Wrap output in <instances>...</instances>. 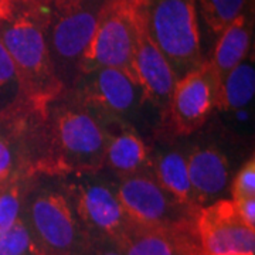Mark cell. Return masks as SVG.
I'll return each mask as SVG.
<instances>
[{"instance_id":"obj_25","label":"cell","mask_w":255,"mask_h":255,"mask_svg":"<svg viewBox=\"0 0 255 255\" xmlns=\"http://www.w3.org/2000/svg\"><path fill=\"white\" fill-rule=\"evenodd\" d=\"M233 203L236 206L240 219L243 220L248 227L255 230V197L238 199V200H233Z\"/></svg>"},{"instance_id":"obj_27","label":"cell","mask_w":255,"mask_h":255,"mask_svg":"<svg viewBox=\"0 0 255 255\" xmlns=\"http://www.w3.org/2000/svg\"><path fill=\"white\" fill-rule=\"evenodd\" d=\"M10 3H13V0H0V16H3L7 11Z\"/></svg>"},{"instance_id":"obj_10","label":"cell","mask_w":255,"mask_h":255,"mask_svg":"<svg viewBox=\"0 0 255 255\" xmlns=\"http://www.w3.org/2000/svg\"><path fill=\"white\" fill-rule=\"evenodd\" d=\"M81 78L80 104L98 118L124 122L139 108L145 95L140 85L128 74L117 68H98L78 75Z\"/></svg>"},{"instance_id":"obj_1","label":"cell","mask_w":255,"mask_h":255,"mask_svg":"<svg viewBox=\"0 0 255 255\" xmlns=\"http://www.w3.org/2000/svg\"><path fill=\"white\" fill-rule=\"evenodd\" d=\"M44 0H14L0 17V40L16 67L20 98L44 114L64 90L47 44Z\"/></svg>"},{"instance_id":"obj_16","label":"cell","mask_w":255,"mask_h":255,"mask_svg":"<svg viewBox=\"0 0 255 255\" xmlns=\"http://www.w3.org/2000/svg\"><path fill=\"white\" fill-rule=\"evenodd\" d=\"M119 247L124 255H196L194 244L189 238L135 224Z\"/></svg>"},{"instance_id":"obj_7","label":"cell","mask_w":255,"mask_h":255,"mask_svg":"<svg viewBox=\"0 0 255 255\" xmlns=\"http://www.w3.org/2000/svg\"><path fill=\"white\" fill-rule=\"evenodd\" d=\"M53 4L54 14L47 21V44L55 73L64 85L65 80L78 77V65L91 41L104 3L53 0Z\"/></svg>"},{"instance_id":"obj_21","label":"cell","mask_w":255,"mask_h":255,"mask_svg":"<svg viewBox=\"0 0 255 255\" xmlns=\"http://www.w3.org/2000/svg\"><path fill=\"white\" fill-rule=\"evenodd\" d=\"M24 200V184L20 176L0 186V234L7 231L20 219Z\"/></svg>"},{"instance_id":"obj_14","label":"cell","mask_w":255,"mask_h":255,"mask_svg":"<svg viewBox=\"0 0 255 255\" xmlns=\"http://www.w3.org/2000/svg\"><path fill=\"white\" fill-rule=\"evenodd\" d=\"M250 46L251 28L248 18L243 13L220 34L213 57L207 60L210 71L217 84V92L227 74L248 57Z\"/></svg>"},{"instance_id":"obj_12","label":"cell","mask_w":255,"mask_h":255,"mask_svg":"<svg viewBox=\"0 0 255 255\" xmlns=\"http://www.w3.org/2000/svg\"><path fill=\"white\" fill-rule=\"evenodd\" d=\"M133 67L139 85L145 95V101H150L160 110H167L177 78L160 50L155 46L150 36L147 34L145 21L137 6Z\"/></svg>"},{"instance_id":"obj_26","label":"cell","mask_w":255,"mask_h":255,"mask_svg":"<svg viewBox=\"0 0 255 255\" xmlns=\"http://www.w3.org/2000/svg\"><path fill=\"white\" fill-rule=\"evenodd\" d=\"M85 255H124L121 247L111 240H97L91 243Z\"/></svg>"},{"instance_id":"obj_9","label":"cell","mask_w":255,"mask_h":255,"mask_svg":"<svg viewBox=\"0 0 255 255\" xmlns=\"http://www.w3.org/2000/svg\"><path fill=\"white\" fill-rule=\"evenodd\" d=\"M193 231L199 255H255V230L240 219L231 199L197 209Z\"/></svg>"},{"instance_id":"obj_19","label":"cell","mask_w":255,"mask_h":255,"mask_svg":"<svg viewBox=\"0 0 255 255\" xmlns=\"http://www.w3.org/2000/svg\"><path fill=\"white\" fill-rule=\"evenodd\" d=\"M20 124L7 117V111L0 112V186L18 177L17 169L21 157H18Z\"/></svg>"},{"instance_id":"obj_4","label":"cell","mask_w":255,"mask_h":255,"mask_svg":"<svg viewBox=\"0 0 255 255\" xmlns=\"http://www.w3.org/2000/svg\"><path fill=\"white\" fill-rule=\"evenodd\" d=\"M23 219L40 255H85L91 241L64 193L41 190L26 196Z\"/></svg>"},{"instance_id":"obj_24","label":"cell","mask_w":255,"mask_h":255,"mask_svg":"<svg viewBox=\"0 0 255 255\" xmlns=\"http://www.w3.org/2000/svg\"><path fill=\"white\" fill-rule=\"evenodd\" d=\"M255 197V160L254 157L241 166L231 183V200Z\"/></svg>"},{"instance_id":"obj_20","label":"cell","mask_w":255,"mask_h":255,"mask_svg":"<svg viewBox=\"0 0 255 255\" xmlns=\"http://www.w3.org/2000/svg\"><path fill=\"white\" fill-rule=\"evenodd\" d=\"M207 27L214 34H221L243 14L246 0H196Z\"/></svg>"},{"instance_id":"obj_13","label":"cell","mask_w":255,"mask_h":255,"mask_svg":"<svg viewBox=\"0 0 255 255\" xmlns=\"http://www.w3.org/2000/svg\"><path fill=\"white\" fill-rule=\"evenodd\" d=\"M187 157L191 201L196 209L220 200L230 183L228 159L217 147L193 149Z\"/></svg>"},{"instance_id":"obj_28","label":"cell","mask_w":255,"mask_h":255,"mask_svg":"<svg viewBox=\"0 0 255 255\" xmlns=\"http://www.w3.org/2000/svg\"><path fill=\"white\" fill-rule=\"evenodd\" d=\"M81 1H85V3H98V4L105 3V0H81Z\"/></svg>"},{"instance_id":"obj_18","label":"cell","mask_w":255,"mask_h":255,"mask_svg":"<svg viewBox=\"0 0 255 255\" xmlns=\"http://www.w3.org/2000/svg\"><path fill=\"white\" fill-rule=\"evenodd\" d=\"M255 94V68L253 61L246 58L227 74L217 92L216 108L233 114L244 110L253 102Z\"/></svg>"},{"instance_id":"obj_23","label":"cell","mask_w":255,"mask_h":255,"mask_svg":"<svg viewBox=\"0 0 255 255\" xmlns=\"http://www.w3.org/2000/svg\"><path fill=\"white\" fill-rule=\"evenodd\" d=\"M20 97L18 78L16 67L13 64L11 57L7 53L6 47L0 40V101Z\"/></svg>"},{"instance_id":"obj_2","label":"cell","mask_w":255,"mask_h":255,"mask_svg":"<svg viewBox=\"0 0 255 255\" xmlns=\"http://www.w3.org/2000/svg\"><path fill=\"white\" fill-rule=\"evenodd\" d=\"M46 153L37 167L51 173H92L105 164L108 130L80 102L51 110L47 121Z\"/></svg>"},{"instance_id":"obj_6","label":"cell","mask_w":255,"mask_h":255,"mask_svg":"<svg viewBox=\"0 0 255 255\" xmlns=\"http://www.w3.org/2000/svg\"><path fill=\"white\" fill-rule=\"evenodd\" d=\"M117 196L129 221L137 227L159 230L176 237L193 231L197 209L177 203L160 187L152 173L139 172L124 177Z\"/></svg>"},{"instance_id":"obj_5","label":"cell","mask_w":255,"mask_h":255,"mask_svg":"<svg viewBox=\"0 0 255 255\" xmlns=\"http://www.w3.org/2000/svg\"><path fill=\"white\" fill-rule=\"evenodd\" d=\"M136 41V6L133 0H107L91 41L82 54L78 75L98 68H117L137 81L133 54Z\"/></svg>"},{"instance_id":"obj_11","label":"cell","mask_w":255,"mask_h":255,"mask_svg":"<svg viewBox=\"0 0 255 255\" xmlns=\"http://www.w3.org/2000/svg\"><path fill=\"white\" fill-rule=\"evenodd\" d=\"M217 84L207 60L199 68L177 78L169 101L170 128L179 136H189L200 129L216 110Z\"/></svg>"},{"instance_id":"obj_3","label":"cell","mask_w":255,"mask_h":255,"mask_svg":"<svg viewBox=\"0 0 255 255\" xmlns=\"http://www.w3.org/2000/svg\"><path fill=\"white\" fill-rule=\"evenodd\" d=\"M147 34L172 67L176 78L199 68L200 28L196 0H133Z\"/></svg>"},{"instance_id":"obj_17","label":"cell","mask_w":255,"mask_h":255,"mask_svg":"<svg viewBox=\"0 0 255 255\" xmlns=\"http://www.w3.org/2000/svg\"><path fill=\"white\" fill-rule=\"evenodd\" d=\"M152 174L170 197L186 207L196 209L191 201L187 157L177 150H166L150 159Z\"/></svg>"},{"instance_id":"obj_22","label":"cell","mask_w":255,"mask_h":255,"mask_svg":"<svg viewBox=\"0 0 255 255\" xmlns=\"http://www.w3.org/2000/svg\"><path fill=\"white\" fill-rule=\"evenodd\" d=\"M0 255H40L23 214L7 231L0 234Z\"/></svg>"},{"instance_id":"obj_15","label":"cell","mask_w":255,"mask_h":255,"mask_svg":"<svg viewBox=\"0 0 255 255\" xmlns=\"http://www.w3.org/2000/svg\"><path fill=\"white\" fill-rule=\"evenodd\" d=\"M149 162V149L133 128L122 127L117 133H108L105 163L114 172L127 177L142 172Z\"/></svg>"},{"instance_id":"obj_8","label":"cell","mask_w":255,"mask_h":255,"mask_svg":"<svg viewBox=\"0 0 255 255\" xmlns=\"http://www.w3.org/2000/svg\"><path fill=\"white\" fill-rule=\"evenodd\" d=\"M65 196L91 243L111 240L121 246L133 227L119 203L117 190L105 183L77 179L67 186Z\"/></svg>"}]
</instances>
